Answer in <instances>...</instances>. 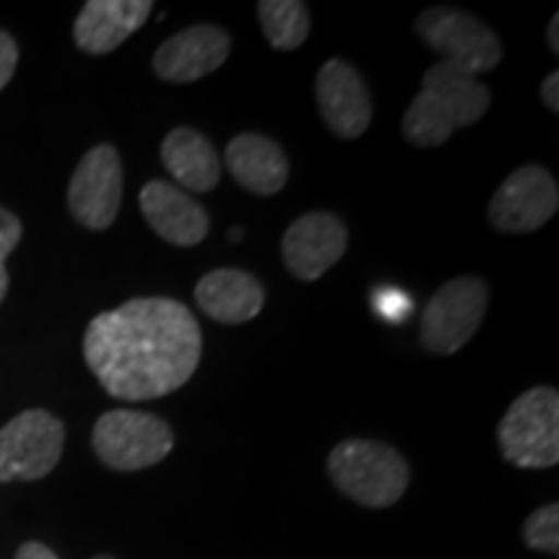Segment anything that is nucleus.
Returning a JSON list of instances; mask_svg holds the SVG:
<instances>
[{
	"mask_svg": "<svg viewBox=\"0 0 559 559\" xmlns=\"http://www.w3.org/2000/svg\"><path fill=\"white\" fill-rule=\"evenodd\" d=\"M202 332L174 298H132L99 313L83 337V358L109 396L145 402L174 394L198 370Z\"/></svg>",
	"mask_w": 559,
	"mask_h": 559,
	"instance_id": "f257e3e1",
	"label": "nucleus"
},
{
	"mask_svg": "<svg viewBox=\"0 0 559 559\" xmlns=\"http://www.w3.org/2000/svg\"><path fill=\"white\" fill-rule=\"evenodd\" d=\"M326 466L334 487L366 508L394 506L409 485L407 461L379 440H342L332 449Z\"/></svg>",
	"mask_w": 559,
	"mask_h": 559,
	"instance_id": "f03ea898",
	"label": "nucleus"
},
{
	"mask_svg": "<svg viewBox=\"0 0 559 559\" xmlns=\"http://www.w3.org/2000/svg\"><path fill=\"white\" fill-rule=\"evenodd\" d=\"M500 451L519 469H549L559 461V394L534 386L510 404L498 428Z\"/></svg>",
	"mask_w": 559,
	"mask_h": 559,
	"instance_id": "7ed1b4c3",
	"label": "nucleus"
},
{
	"mask_svg": "<svg viewBox=\"0 0 559 559\" xmlns=\"http://www.w3.org/2000/svg\"><path fill=\"white\" fill-rule=\"evenodd\" d=\"M96 456L115 472H140L156 466L174 449V432L166 419L138 409H111L94 425Z\"/></svg>",
	"mask_w": 559,
	"mask_h": 559,
	"instance_id": "20e7f679",
	"label": "nucleus"
},
{
	"mask_svg": "<svg viewBox=\"0 0 559 559\" xmlns=\"http://www.w3.org/2000/svg\"><path fill=\"white\" fill-rule=\"evenodd\" d=\"M66 425L47 409H26L0 428V481L47 477L62 456Z\"/></svg>",
	"mask_w": 559,
	"mask_h": 559,
	"instance_id": "39448f33",
	"label": "nucleus"
},
{
	"mask_svg": "<svg viewBox=\"0 0 559 559\" xmlns=\"http://www.w3.org/2000/svg\"><path fill=\"white\" fill-rule=\"evenodd\" d=\"M489 290L479 277H453L430 298L419 321L423 347L453 355L474 337L487 313Z\"/></svg>",
	"mask_w": 559,
	"mask_h": 559,
	"instance_id": "423d86ee",
	"label": "nucleus"
},
{
	"mask_svg": "<svg viewBox=\"0 0 559 559\" xmlns=\"http://www.w3.org/2000/svg\"><path fill=\"white\" fill-rule=\"evenodd\" d=\"M415 29L443 62L469 70L474 75L492 70L502 60V45L495 32L466 11L428 9L419 13Z\"/></svg>",
	"mask_w": 559,
	"mask_h": 559,
	"instance_id": "0eeeda50",
	"label": "nucleus"
},
{
	"mask_svg": "<svg viewBox=\"0 0 559 559\" xmlns=\"http://www.w3.org/2000/svg\"><path fill=\"white\" fill-rule=\"evenodd\" d=\"M559 207L557 181L544 166L528 164L502 181L487 205V218L502 234H531L547 226Z\"/></svg>",
	"mask_w": 559,
	"mask_h": 559,
	"instance_id": "6e6552de",
	"label": "nucleus"
},
{
	"mask_svg": "<svg viewBox=\"0 0 559 559\" xmlns=\"http://www.w3.org/2000/svg\"><path fill=\"white\" fill-rule=\"evenodd\" d=\"M122 205V160L111 145H96L75 166L68 187V207L73 218L91 230L115 223Z\"/></svg>",
	"mask_w": 559,
	"mask_h": 559,
	"instance_id": "1a4fd4ad",
	"label": "nucleus"
},
{
	"mask_svg": "<svg viewBox=\"0 0 559 559\" xmlns=\"http://www.w3.org/2000/svg\"><path fill=\"white\" fill-rule=\"evenodd\" d=\"M317 102L326 128L342 140H355L373 120V102L362 75L345 60H330L317 73Z\"/></svg>",
	"mask_w": 559,
	"mask_h": 559,
	"instance_id": "9d476101",
	"label": "nucleus"
},
{
	"mask_svg": "<svg viewBox=\"0 0 559 559\" xmlns=\"http://www.w3.org/2000/svg\"><path fill=\"white\" fill-rule=\"evenodd\" d=\"M347 228L332 213H306L283 236V260L298 280H319L342 260Z\"/></svg>",
	"mask_w": 559,
	"mask_h": 559,
	"instance_id": "9b49d317",
	"label": "nucleus"
},
{
	"mask_svg": "<svg viewBox=\"0 0 559 559\" xmlns=\"http://www.w3.org/2000/svg\"><path fill=\"white\" fill-rule=\"evenodd\" d=\"M230 55V37L213 24L174 34L153 55V70L169 83H192L215 73Z\"/></svg>",
	"mask_w": 559,
	"mask_h": 559,
	"instance_id": "f8f14e48",
	"label": "nucleus"
},
{
	"mask_svg": "<svg viewBox=\"0 0 559 559\" xmlns=\"http://www.w3.org/2000/svg\"><path fill=\"white\" fill-rule=\"evenodd\" d=\"M140 210L148 226L174 247H198L210 230L207 210L171 181H148L140 192Z\"/></svg>",
	"mask_w": 559,
	"mask_h": 559,
	"instance_id": "ddd939ff",
	"label": "nucleus"
},
{
	"mask_svg": "<svg viewBox=\"0 0 559 559\" xmlns=\"http://www.w3.org/2000/svg\"><path fill=\"white\" fill-rule=\"evenodd\" d=\"M151 11V0H88L75 19V45L88 55L117 50L148 21Z\"/></svg>",
	"mask_w": 559,
	"mask_h": 559,
	"instance_id": "4468645a",
	"label": "nucleus"
},
{
	"mask_svg": "<svg viewBox=\"0 0 559 559\" xmlns=\"http://www.w3.org/2000/svg\"><path fill=\"white\" fill-rule=\"evenodd\" d=\"M226 166L243 190L260 198H272L288 185V156L280 143L260 132H241L230 140Z\"/></svg>",
	"mask_w": 559,
	"mask_h": 559,
	"instance_id": "2eb2a0df",
	"label": "nucleus"
},
{
	"mask_svg": "<svg viewBox=\"0 0 559 559\" xmlns=\"http://www.w3.org/2000/svg\"><path fill=\"white\" fill-rule=\"evenodd\" d=\"M194 298L200 309L221 324H243L260 317L264 309V288L260 280L234 267L207 272L194 288Z\"/></svg>",
	"mask_w": 559,
	"mask_h": 559,
	"instance_id": "dca6fc26",
	"label": "nucleus"
},
{
	"mask_svg": "<svg viewBox=\"0 0 559 559\" xmlns=\"http://www.w3.org/2000/svg\"><path fill=\"white\" fill-rule=\"evenodd\" d=\"M423 94L449 117L453 128H466L487 115L489 88L469 70L451 66V62H436L423 75Z\"/></svg>",
	"mask_w": 559,
	"mask_h": 559,
	"instance_id": "f3484780",
	"label": "nucleus"
},
{
	"mask_svg": "<svg viewBox=\"0 0 559 559\" xmlns=\"http://www.w3.org/2000/svg\"><path fill=\"white\" fill-rule=\"evenodd\" d=\"M160 160L166 171L185 190L210 192L221 181V158L213 143L192 128H174L160 143Z\"/></svg>",
	"mask_w": 559,
	"mask_h": 559,
	"instance_id": "a211bd4d",
	"label": "nucleus"
},
{
	"mask_svg": "<svg viewBox=\"0 0 559 559\" xmlns=\"http://www.w3.org/2000/svg\"><path fill=\"white\" fill-rule=\"evenodd\" d=\"M257 13H260L264 37L275 50L293 52L309 39L311 16L306 3H298V0H262L257 5Z\"/></svg>",
	"mask_w": 559,
	"mask_h": 559,
	"instance_id": "6ab92c4d",
	"label": "nucleus"
},
{
	"mask_svg": "<svg viewBox=\"0 0 559 559\" xmlns=\"http://www.w3.org/2000/svg\"><path fill=\"white\" fill-rule=\"evenodd\" d=\"M402 130L409 143L419 145V148H436V145H443L445 140L456 132V128L449 122V117H445L423 91L412 99L407 115H404Z\"/></svg>",
	"mask_w": 559,
	"mask_h": 559,
	"instance_id": "aec40b11",
	"label": "nucleus"
},
{
	"mask_svg": "<svg viewBox=\"0 0 559 559\" xmlns=\"http://www.w3.org/2000/svg\"><path fill=\"white\" fill-rule=\"evenodd\" d=\"M523 542L531 549L547 551V555H559V508L557 506H544L536 513L528 515V521L523 523Z\"/></svg>",
	"mask_w": 559,
	"mask_h": 559,
	"instance_id": "412c9836",
	"label": "nucleus"
},
{
	"mask_svg": "<svg viewBox=\"0 0 559 559\" xmlns=\"http://www.w3.org/2000/svg\"><path fill=\"white\" fill-rule=\"evenodd\" d=\"M21 234H24L21 221L5 207H0V300L9 293V270H5V260H9L11 251L19 247Z\"/></svg>",
	"mask_w": 559,
	"mask_h": 559,
	"instance_id": "4be33fe9",
	"label": "nucleus"
},
{
	"mask_svg": "<svg viewBox=\"0 0 559 559\" xmlns=\"http://www.w3.org/2000/svg\"><path fill=\"white\" fill-rule=\"evenodd\" d=\"M376 309H379L383 319H389L391 324H396V321H402L404 317H407L412 304L404 293L383 288V290H379V296H376Z\"/></svg>",
	"mask_w": 559,
	"mask_h": 559,
	"instance_id": "5701e85b",
	"label": "nucleus"
},
{
	"mask_svg": "<svg viewBox=\"0 0 559 559\" xmlns=\"http://www.w3.org/2000/svg\"><path fill=\"white\" fill-rule=\"evenodd\" d=\"M19 62V45L9 32H0V91L9 86Z\"/></svg>",
	"mask_w": 559,
	"mask_h": 559,
	"instance_id": "b1692460",
	"label": "nucleus"
},
{
	"mask_svg": "<svg viewBox=\"0 0 559 559\" xmlns=\"http://www.w3.org/2000/svg\"><path fill=\"white\" fill-rule=\"evenodd\" d=\"M542 102L551 111H559V73H549L542 83Z\"/></svg>",
	"mask_w": 559,
	"mask_h": 559,
	"instance_id": "393cba45",
	"label": "nucleus"
},
{
	"mask_svg": "<svg viewBox=\"0 0 559 559\" xmlns=\"http://www.w3.org/2000/svg\"><path fill=\"white\" fill-rule=\"evenodd\" d=\"M16 559H58V555H55L52 549H47L45 544L29 542V544H24V547L19 549Z\"/></svg>",
	"mask_w": 559,
	"mask_h": 559,
	"instance_id": "a878e982",
	"label": "nucleus"
},
{
	"mask_svg": "<svg viewBox=\"0 0 559 559\" xmlns=\"http://www.w3.org/2000/svg\"><path fill=\"white\" fill-rule=\"evenodd\" d=\"M547 41H549L551 52H559V13H555V16H551V21H549Z\"/></svg>",
	"mask_w": 559,
	"mask_h": 559,
	"instance_id": "bb28decb",
	"label": "nucleus"
},
{
	"mask_svg": "<svg viewBox=\"0 0 559 559\" xmlns=\"http://www.w3.org/2000/svg\"><path fill=\"white\" fill-rule=\"evenodd\" d=\"M243 230L241 228H230V236H234V241H236V236H241Z\"/></svg>",
	"mask_w": 559,
	"mask_h": 559,
	"instance_id": "cd10ccee",
	"label": "nucleus"
},
{
	"mask_svg": "<svg viewBox=\"0 0 559 559\" xmlns=\"http://www.w3.org/2000/svg\"><path fill=\"white\" fill-rule=\"evenodd\" d=\"M94 559H115V557H109V555H99V557H94Z\"/></svg>",
	"mask_w": 559,
	"mask_h": 559,
	"instance_id": "c85d7f7f",
	"label": "nucleus"
}]
</instances>
